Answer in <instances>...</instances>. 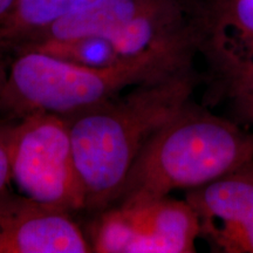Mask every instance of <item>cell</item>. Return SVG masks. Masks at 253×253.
Instances as JSON below:
<instances>
[{
  "instance_id": "cell-1",
  "label": "cell",
  "mask_w": 253,
  "mask_h": 253,
  "mask_svg": "<svg viewBox=\"0 0 253 253\" xmlns=\"http://www.w3.org/2000/svg\"><path fill=\"white\" fill-rule=\"evenodd\" d=\"M203 80L195 67L63 115L84 190V211L99 213L115 203L142 148L191 101Z\"/></svg>"
},
{
  "instance_id": "cell-2",
  "label": "cell",
  "mask_w": 253,
  "mask_h": 253,
  "mask_svg": "<svg viewBox=\"0 0 253 253\" xmlns=\"http://www.w3.org/2000/svg\"><path fill=\"white\" fill-rule=\"evenodd\" d=\"M195 59L188 54H147L109 67H86L39 50H19L0 61V119L80 112L137 84L195 68Z\"/></svg>"
},
{
  "instance_id": "cell-3",
  "label": "cell",
  "mask_w": 253,
  "mask_h": 253,
  "mask_svg": "<svg viewBox=\"0 0 253 253\" xmlns=\"http://www.w3.org/2000/svg\"><path fill=\"white\" fill-rule=\"evenodd\" d=\"M252 162L253 134L190 101L142 148L113 205L199 188Z\"/></svg>"
},
{
  "instance_id": "cell-4",
  "label": "cell",
  "mask_w": 253,
  "mask_h": 253,
  "mask_svg": "<svg viewBox=\"0 0 253 253\" xmlns=\"http://www.w3.org/2000/svg\"><path fill=\"white\" fill-rule=\"evenodd\" d=\"M11 163L12 181L25 196L71 213L86 210L84 185L63 115L34 113L18 120Z\"/></svg>"
},
{
  "instance_id": "cell-5",
  "label": "cell",
  "mask_w": 253,
  "mask_h": 253,
  "mask_svg": "<svg viewBox=\"0 0 253 253\" xmlns=\"http://www.w3.org/2000/svg\"><path fill=\"white\" fill-rule=\"evenodd\" d=\"M87 237L96 253H194L201 225L185 199L167 196L107 208L96 213Z\"/></svg>"
},
{
  "instance_id": "cell-6",
  "label": "cell",
  "mask_w": 253,
  "mask_h": 253,
  "mask_svg": "<svg viewBox=\"0 0 253 253\" xmlns=\"http://www.w3.org/2000/svg\"><path fill=\"white\" fill-rule=\"evenodd\" d=\"M199 54L209 103L253 88V0H205Z\"/></svg>"
},
{
  "instance_id": "cell-7",
  "label": "cell",
  "mask_w": 253,
  "mask_h": 253,
  "mask_svg": "<svg viewBox=\"0 0 253 253\" xmlns=\"http://www.w3.org/2000/svg\"><path fill=\"white\" fill-rule=\"evenodd\" d=\"M201 238L216 252L253 253V162L216 181L188 190Z\"/></svg>"
},
{
  "instance_id": "cell-8",
  "label": "cell",
  "mask_w": 253,
  "mask_h": 253,
  "mask_svg": "<svg viewBox=\"0 0 253 253\" xmlns=\"http://www.w3.org/2000/svg\"><path fill=\"white\" fill-rule=\"evenodd\" d=\"M73 213L11 190L0 196V253H89Z\"/></svg>"
},
{
  "instance_id": "cell-9",
  "label": "cell",
  "mask_w": 253,
  "mask_h": 253,
  "mask_svg": "<svg viewBox=\"0 0 253 253\" xmlns=\"http://www.w3.org/2000/svg\"><path fill=\"white\" fill-rule=\"evenodd\" d=\"M101 0H15L0 18V61L46 31L66 15L77 13Z\"/></svg>"
},
{
  "instance_id": "cell-10",
  "label": "cell",
  "mask_w": 253,
  "mask_h": 253,
  "mask_svg": "<svg viewBox=\"0 0 253 253\" xmlns=\"http://www.w3.org/2000/svg\"><path fill=\"white\" fill-rule=\"evenodd\" d=\"M23 49L39 50L58 59L86 67H109L126 60L120 56L113 43L102 37L40 41L23 47L19 50Z\"/></svg>"
},
{
  "instance_id": "cell-11",
  "label": "cell",
  "mask_w": 253,
  "mask_h": 253,
  "mask_svg": "<svg viewBox=\"0 0 253 253\" xmlns=\"http://www.w3.org/2000/svg\"><path fill=\"white\" fill-rule=\"evenodd\" d=\"M18 120L0 119V196L8 191L12 181V140Z\"/></svg>"
},
{
  "instance_id": "cell-12",
  "label": "cell",
  "mask_w": 253,
  "mask_h": 253,
  "mask_svg": "<svg viewBox=\"0 0 253 253\" xmlns=\"http://www.w3.org/2000/svg\"><path fill=\"white\" fill-rule=\"evenodd\" d=\"M227 101L232 114L231 119L239 125L253 126V88L237 94Z\"/></svg>"
},
{
  "instance_id": "cell-13",
  "label": "cell",
  "mask_w": 253,
  "mask_h": 253,
  "mask_svg": "<svg viewBox=\"0 0 253 253\" xmlns=\"http://www.w3.org/2000/svg\"><path fill=\"white\" fill-rule=\"evenodd\" d=\"M15 0H0V18L5 15L13 6Z\"/></svg>"
}]
</instances>
